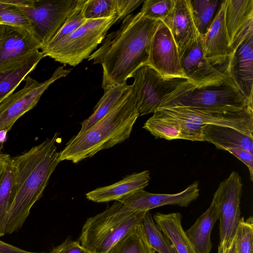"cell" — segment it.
Returning a JSON list of instances; mask_svg holds the SVG:
<instances>
[{
    "mask_svg": "<svg viewBox=\"0 0 253 253\" xmlns=\"http://www.w3.org/2000/svg\"><path fill=\"white\" fill-rule=\"evenodd\" d=\"M138 117L132 87L126 97L103 118L67 143L59 152L60 162L66 160L76 164L125 141L129 137Z\"/></svg>",
    "mask_w": 253,
    "mask_h": 253,
    "instance_id": "3957f363",
    "label": "cell"
},
{
    "mask_svg": "<svg viewBox=\"0 0 253 253\" xmlns=\"http://www.w3.org/2000/svg\"><path fill=\"white\" fill-rule=\"evenodd\" d=\"M131 77L134 78L131 85L135 93L139 117L154 113L168 95L188 80L180 78H165L148 65L138 68Z\"/></svg>",
    "mask_w": 253,
    "mask_h": 253,
    "instance_id": "9c48e42d",
    "label": "cell"
},
{
    "mask_svg": "<svg viewBox=\"0 0 253 253\" xmlns=\"http://www.w3.org/2000/svg\"><path fill=\"white\" fill-rule=\"evenodd\" d=\"M226 72L242 93L253 102V35L229 57Z\"/></svg>",
    "mask_w": 253,
    "mask_h": 253,
    "instance_id": "ac0fdd59",
    "label": "cell"
},
{
    "mask_svg": "<svg viewBox=\"0 0 253 253\" xmlns=\"http://www.w3.org/2000/svg\"><path fill=\"white\" fill-rule=\"evenodd\" d=\"M72 70V68L59 66L51 77L43 82H39L30 76L25 78L24 86L0 104V129L9 131L20 117L37 105L42 93L52 83L66 77Z\"/></svg>",
    "mask_w": 253,
    "mask_h": 253,
    "instance_id": "30bf717a",
    "label": "cell"
},
{
    "mask_svg": "<svg viewBox=\"0 0 253 253\" xmlns=\"http://www.w3.org/2000/svg\"><path fill=\"white\" fill-rule=\"evenodd\" d=\"M180 60L186 79L196 86L215 83L228 75L206 57L199 34L180 56Z\"/></svg>",
    "mask_w": 253,
    "mask_h": 253,
    "instance_id": "4fadbf2b",
    "label": "cell"
},
{
    "mask_svg": "<svg viewBox=\"0 0 253 253\" xmlns=\"http://www.w3.org/2000/svg\"><path fill=\"white\" fill-rule=\"evenodd\" d=\"M0 24L18 26L32 32L24 15L18 7L9 2L8 0H0Z\"/></svg>",
    "mask_w": 253,
    "mask_h": 253,
    "instance_id": "d6a6232c",
    "label": "cell"
},
{
    "mask_svg": "<svg viewBox=\"0 0 253 253\" xmlns=\"http://www.w3.org/2000/svg\"><path fill=\"white\" fill-rule=\"evenodd\" d=\"M236 253H253V219L252 216L239 221L234 239Z\"/></svg>",
    "mask_w": 253,
    "mask_h": 253,
    "instance_id": "1f68e13d",
    "label": "cell"
},
{
    "mask_svg": "<svg viewBox=\"0 0 253 253\" xmlns=\"http://www.w3.org/2000/svg\"><path fill=\"white\" fill-rule=\"evenodd\" d=\"M225 21L232 56L253 35V0H226Z\"/></svg>",
    "mask_w": 253,
    "mask_h": 253,
    "instance_id": "2e32d148",
    "label": "cell"
},
{
    "mask_svg": "<svg viewBox=\"0 0 253 253\" xmlns=\"http://www.w3.org/2000/svg\"><path fill=\"white\" fill-rule=\"evenodd\" d=\"M27 19L32 33L46 46L76 9L79 0H8Z\"/></svg>",
    "mask_w": 253,
    "mask_h": 253,
    "instance_id": "8992f818",
    "label": "cell"
},
{
    "mask_svg": "<svg viewBox=\"0 0 253 253\" xmlns=\"http://www.w3.org/2000/svg\"><path fill=\"white\" fill-rule=\"evenodd\" d=\"M171 107L235 112L253 110V102L242 93L228 75L218 82L202 86L187 80L165 98L158 109Z\"/></svg>",
    "mask_w": 253,
    "mask_h": 253,
    "instance_id": "277c9868",
    "label": "cell"
},
{
    "mask_svg": "<svg viewBox=\"0 0 253 253\" xmlns=\"http://www.w3.org/2000/svg\"><path fill=\"white\" fill-rule=\"evenodd\" d=\"M116 0H86L84 7L86 19L106 18L117 16Z\"/></svg>",
    "mask_w": 253,
    "mask_h": 253,
    "instance_id": "4dcf8cb0",
    "label": "cell"
},
{
    "mask_svg": "<svg viewBox=\"0 0 253 253\" xmlns=\"http://www.w3.org/2000/svg\"><path fill=\"white\" fill-rule=\"evenodd\" d=\"M41 48V44L28 29L0 24V70Z\"/></svg>",
    "mask_w": 253,
    "mask_h": 253,
    "instance_id": "5bb4252c",
    "label": "cell"
},
{
    "mask_svg": "<svg viewBox=\"0 0 253 253\" xmlns=\"http://www.w3.org/2000/svg\"><path fill=\"white\" fill-rule=\"evenodd\" d=\"M48 253H93L83 247L78 241H73L70 237L60 245L53 248Z\"/></svg>",
    "mask_w": 253,
    "mask_h": 253,
    "instance_id": "e575fe53",
    "label": "cell"
},
{
    "mask_svg": "<svg viewBox=\"0 0 253 253\" xmlns=\"http://www.w3.org/2000/svg\"><path fill=\"white\" fill-rule=\"evenodd\" d=\"M226 0H222L206 33L202 36L207 58L214 65L228 64L232 53L225 21Z\"/></svg>",
    "mask_w": 253,
    "mask_h": 253,
    "instance_id": "e0dca14e",
    "label": "cell"
},
{
    "mask_svg": "<svg viewBox=\"0 0 253 253\" xmlns=\"http://www.w3.org/2000/svg\"><path fill=\"white\" fill-rule=\"evenodd\" d=\"M224 253H236L234 241Z\"/></svg>",
    "mask_w": 253,
    "mask_h": 253,
    "instance_id": "60d3db41",
    "label": "cell"
},
{
    "mask_svg": "<svg viewBox=\"0 0 253 253\" xmlns=\"http://www.w3.org/2000/svg\"><path fill=\"white\" fill-rule=\"evenodd\" d=\"M222 0H190L195 26L199 34L207 32Z\"/></svg>",
    "mask_w": 253,
    "mask_h": 253,
    "instance_id": "4316f807",
    "label": "cell"
},
{
    "mask_svg": "<svg viewBox=\"0 0 253 253\" xmlns=\"http://www.w3.org/2000/svg\"><path fill=\"white\" fill-rule=\"evenodd\" d=\"M147 65L165 78L186 79L181 67L177 45L170 31L162 22L152 37Z\"/></svg>",
    "mask_w": 253,
    "mask_h": 253,
    "instance_id": "7c38bea8",
    "label": "cell"
},
{
    "mask_svg": "<svg viewBox=\"0 0 253 253\" xmlns=\"http://www.w3.org/2000/svg\"><path fill=\"white\" fill-rule=\"evenodd\" d=\"M118 16L106 18L87 19L84 23L44 54L55 61L75 67L88 59L101 43L109 29L120 21Z\"/></svg>",
    "mask_w": 253,
    "mask_h": 253,
    "instance_id": "52a82bcc",
    "label": "cell"
},
{
    "mask_svg": "<svg viewBox=\"0 0 253 253\" xmlns=\"http://www.w3.org/2000/svg\"><path fill=\"white\" fill-rule=\"evenodd\" d=\"M8 131V130L7 129H0V153L3 147V143L6 140Z\"/></svg>",
    "mask_w": 253,
    "mask_h": 253,
    "instance_id": "ab89813d",
    "label": "cell"
},
{
    "mask_svg": "<svg viewBox=\"0 0 253 253\" xmlns=\"http://www.w3.org/2000/svg\"><path fill=\"white\" fill-rule=\"evenodd\" d=\"M162 22L170 31L180 56L199 34L192 17L190 0H174L172 9Z\"/></svg>",
    "mask_w": 253,
    "mask_h": 253,
    "instance_id": "d6986e66",
    "label": "cell"
},
{
    "mask_svg": "<svg viewBox=\"0 0 253 253\" xmlns=\"http://www.w3.org/2000/svg\"><path fill=\"white\" fill-rule=\"evenodd\" d=\"M242 179L238 172L232 171L219 184L213 198L219 213V242L217 253H224L234 242L241 218L240 205L242 194Z\"/></svg>",
    "mask_w": 253,
    "mask_h": 253,
    "instance_id": "ba28073f",
    "label": "cell"
},
{
    "mask_svg": "<svg viewBox=\"0 0 253 253\" xmlns=\"http://www.w3.org/2000/svg\"><path fill=\"white\" fill-rule=\"evenodd\" d=\"M153 218L157 227L169 240L177 253H197L183 228L180 213L157 212Z\"/></svg>",
    "mask_w": 253,
    "mask_h": 253,
    "instance_id": "cb8c5ba5",
    "label": "cell"
},
{
    "mask_svg": "<svg viewBox=\"0 0 253 253\" xmlns=\"http://www.w3.org/2000/svg\"><path fill=\"white\" fill-rule=\"evenodd\" d=\"M14 186L11 161L5 167L0 181V237L5 234V221L13 200Z\"/></svg>",
    "mask_w": 253,
    "mask_h": 253,
    "instance_id": "83f0119b",
    "label": "cell"
},
{
    "mask_svg": "<svg viewBox=\"0 0 253 253\" xmlns=\"http://www.w3.org/2000/svg\"><path fill=\"white\" fill-rule=\"evenodd\" d=\"M117 8V16L120 20L123 19L126 16L130 14L138 7L144 0H116Z\"/></svg>",
    "mask_w": 253,
    "mask_h": 253,
    "instance_id": "d590c367",
    "label": "cell"
},
{
    "mask_svg": "<svg viewBox=\"0 0 253 253\" xmlns=\"http://www.w3.org/2000/svg\"><path fill=\"white\" fill-rule=\"evenodd\" d=\"M248 167L250 175V179L253 180V153L242 149H232L227 151Z\"/></svg>",
    "mask_w": 253,
    "mask_h": 253,
    "instance_id": "8d00e7d4",
    "label": "cell"
},
{
    "mask_svg": "<svg viewBox=\"0 0 253 253\" xmlns=\"http://www.w3.org/2000/svg\"><path fill=\"white\" fill-rule=\"evenodd\" d=\"M44 57L42 51L31 53L0 70V104Z\"/></svg>",
    "mask_w": 253,
    "mask_h": 253,
    "instance_id": "44dd1931",
    "label": "cell"
},
{
    "mask_svg": "<svg viewBox=\"0 0 253 253\" xmlns=\"http://www.w3.org/2000/svg\"><path fill=\"white\" fill-rule=\"evenodd\" d=\"M158 110L202 127L207 125L229 127L253 138V110L235 112L206 111L186 107Z\"/></svg>",
    "mask_w": 253,
    "mask_h": 253,
    "instance_id": "8fae6325",
    "label": "cell"
},
{
    "mask_svg": "<svg viewBox=\"0 0 253 253\" xmlns=\"http://www.w3.org/2000/svg\"><path fill=\"white\" fill-rule=\"evenodd\" d=\"M161 22L144 17L140 12L130 14L118 30L105 37L88 58L102 66L103 89L126 84L135 70L147 65L152 39Z\"/></svg>",
    "mask_w": 253,
    "mask_h": 253,
    "instance_id": "6da1fadb",
    "label": "cell"
},
{
    "mask_svg": "<svg viewBox=\"0 0 253 253\" xmlns=\"http://www.w3.org/2000/svg\"><path fill=\"white\" fill-rule=\"evenodd\" d=\"M11 161V158L8 155L0 153V172L3 170L6 166Z\"/></svg>",
    "mask_w": 253,
    "mask_h": 253,
    "instance_id": "f35d334b",
    "label": "cell"
},
{
    "mask_svg": "<svg viewBox=\"0 0 253 253\" xmlns=\"http://www.w3.org/2000/svg\"><path fill=\"white\" fill-rule=\"evenodd\" d=\"M203 141L213 144L218 149H242L253 153V138L231 127L212 125L202 127Z\"/></svg>",
    "mask_w": 253,
    "mask_h": 253,
    "instance_id": "7402d4cb",
    "label": "cell"
},
{
    "mask_svg": "<svg viewBox=\"0 0 253 253\" xmlns=\"http://www.w3.org/2000/svg\"><path fill=\"white\" fill-rule=\"evenodd\" d=\"M219 213L214 198L209 208L186 231V234L197 253H210L212 248L211 235Z\"/></svg>",
    "mask_w": 253,
    "mask_h": 253,
    "instance_id": "603a6c76",
    "label": "cell"
},
{
    "mask_svg": "<svg viewBox=\"0 0 253 253\" xmlns=\"http://www.w3.org/2000/svg\"><path fill=\"white\" fill-rule=\"evenodd\" d=\"M150 180L149 170L135 172L113 184L97 188L87 193L86 198L97 203L118 201L139 190L144 189Z\"/></svg>",
    "mask_w": 253,
    "mask_h": 253,
    "instance_id": "ffe728a7",
    "label": "cell"
},
{
    "mask_svg": "<svg viewBox=\"0 0 253 253\" xmlns=\"http://www.w3.org/2000/svg\"><path fill=\"white\" fill-rule=\"evenodd\" d=\"M56 132L26 152L11 159L14 186L13 200L5 221V234L21 229L34 204L42 195L60 162Z\"/></svg>",
    "mask_w": 253,
    "mask_h": 253,
    "instance_id": "7a4b0ae2",
    "label": "cell"
},
{
    "mask_svg": "<svg viewBox=\"0 0 253 253\" xmlns=\"http://www.w3.org/2000/svg\"><path fill=\"white\" fill-rule=\"evenodd\" d=\"M132 88L131 85L124 84L104 89V94L93 110L92 114L81 123L77 135H80L103 118L125 98Z\"/></svg>",
    "mask_w": 253,
    "mask_h": 253,
    "instance_id": "d4e9b609",
    "label": "cell"
},
{
    "mask_svg": "<svg viewBox=\"0 0 253 253\" xmlns=\"http://www.w3.org/2000/svg\"><path fill=\"white\" fill-rule=\"evenodd\" d=\"M86 0H79L73 13L68 17L52 40L41 49L43 54L54 48L63 39L85 22L87 19L84 15V7Z\"/></svg>",
    "mask_w": 253,
    "mask_h": 253,
    "instance_id": "f1b7e54d",
    "label": "cell"
},
{
    "mask_svg": "<svg viewBox=\"0 0 253 253\" xmlns=\"http://www.w3.org/2000/svg\"><path fill=\"white\" fill-rule=\"evenodd\" d=\"M146 212L134 211L115 201L103 211L87 218L78 241L93 253H108L120 240L142 222Z\"/></svg>",
    "mask_w": 253,
    "mask_h": 253,
    "instance_id": "5b68a950",
    "label": "cell"
},
{
    "mask_svg": "<svg viewBox=\"0 0 253 253\" xmlns=\"http://www.w3.org/2000/svg\"><path fill=\"white\" fill-rule=\"evenodd\" d=\"M174 0H145L140 12L145 17L162 22L172 9Z\"/></svg>",
    "mask_w": 253,
    "mask_h": 253,
    "instance_id": "836d02e7",
    "label": "cell"
},
{
    "mask_svg": "<svg viewBox=\"0 0 253 253\" xmlns=\"http://www.w3.org/2000/svg\"><path fill=\"white\" fill-rule=\"evenodd\" d=\"M4 170V169H3ZM3 171L0 172V181L1 180V177H2V173H3Z\"/></svg>",
    "mask_w": 253,
    "mask_h": 253,
    "instance_id": "b9f144b4",
    "label": "cell"
},
{
    "mask_svg": "<svg viewBox=\"0 0 253 253\" xmlns=\"http://www.w3.org/2000/svg\"><path fill=\"white\" fill-rule=\"evenodd\" d=\"M199 182H194L184 190L175 194H154L139 190L118 201L135 211H149L166 205L189 206L199 196Z\"/></svg>",
    "mask_w": 253,
    "mask_h": 253,
    "instance_id": "9a60e30c",
    "label": "cell"
},
{
    "mask_svg": "<svg viewBox=\"0 0 253 253\" xmlns=\"http://www.w3.org/2000/svg\"><path fill=\"white\" fill-rule=\"evenodd\" d=\"M142 225L151 246L158 253H177L169 240L156 225L152 214L147 211Z\"/></svg>",
    "mask_w": 253,
    "mask_h": 253,
    "instance_id": "f546056e",
    "label": "cell"
},
{
    "mask_svg": "<svg viewBox=\"0 0 253 253\" xmlns=\"http://www.w3.org/2000/svg\"><path fill=\"white\" fill-rule=\"evenodd\" d=\"M0 253H44L24 250L0 240Z\"/></svg>",
    "mask_w": 253,
    "mask_h": 253,
    "instance_id": "74e56055",
    "label": "cell"
},
{
    "mask_svg": "<svg viewBox=\"0 0 253 253\" xmlns=\"http://www.w3.org/2000/svg\"><path fill=\"white\" fill-rule=\"evenodd\" d=\"M147 238L142 223L133 228L108 253H155Z\"/></svg>",
    "mask_w": 253,
    "mask_h": 253,
    "instance_id": "484cf974",
    "label": "cell"
}]
</instances>
